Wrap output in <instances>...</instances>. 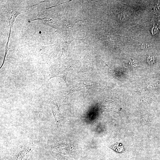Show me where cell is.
Masks as SVG:
<instances>
[{"label":"cell","instance_id":"8992f818","mask_svg":"<svg viewBox=\"0 0 160 160\" xmlns=\"http://www.w3.org/2000/svg\"><path fill=\"white\" fill-rule=\"evenodd\" d=\"M148 47L147 44L146 43H140L138 46V49L140 50L146 49Z\"/></svg>","mask_w":160,"mask_h":160},{"label":"cell","instance_id":"6da1fadb","mask_svg":"<svg viewBox=\"0 0 160 160\" xmlns=\"http://www.w3.org/2000/svg\"><path fill=\"white\" fill-rule=\"evenodd\" d=\"M70 69V66L60 65L51 70L49 77L50 78L55 77L62 78L64 80L67 84V78Z\"/></svg>","mask_w":160,"mask_h":160},{"label":"cell","instance_id":"277c9868","mask_svg":"<svg viewBox=\"0 0 160 160\" xmlns=\"http://www.w3.org/2000/svg\"><path fill=\"white\" fill-rule=\"evenodd\" d=\"M113 148L114 149H115V150L118 152L121 153L123 150V147L121 143L115 145L114 147L113 146Z\"/></svg>","mask_w":160,"mask_h":160},{"label":"cell","instance_id":"5b68a950","mask_svg":"<svg viewBox=\"0 0 160 160\" xmlns=\"http://www.w3.org/2000/svg\"><path fill=\"white\" fill-rule=\"evenodd\" d=\"M138 65V63L136 60L134 59H132L130 60L129 63V66L131 68H134L137 66Z\"/></svg>","mask_w":160,"mask_h":160},{"label":"cell","instance_id":"7a4b0ae2","mask_svg":"<svg viewBox=\"0 0 160 160\" xmlns=\"http://www.w3.org/2000/svg\"><path fill=\"white\" fill-rule=\"evenodd\" d=\"M91 87L89 85H87L84 84L77 83L74 85L70 90V92L72 91V93L75 91H78L88 89Z\"/></svg>","mask_w":160,"mask_h":160},{"label":"cell","instance_id":"3957f363","mask_svg":"<svg viewBox=\"0 0 160 160\" xmlns=\"http://www.w3.org/2000/svg\"><path fill=\"white\" fill-rule=\"evenodd\" d=\"M155 61V58L154 55L150 54L149 55L147 58V62L149 65H153Z\"/></svg>","mask_w":160,"mask_h":160}]
</instances>
